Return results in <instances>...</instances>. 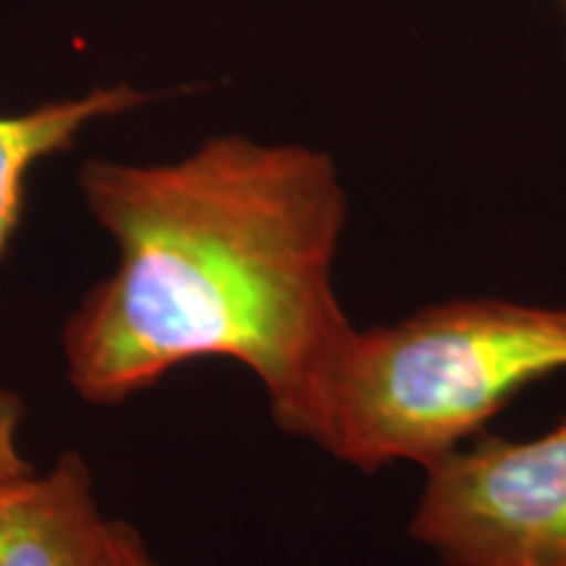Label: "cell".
Here are the masks:
<instances>
[{"label": "cell", "instance_id": "1", "mask_svg": "<svg viewBox=\"0 0 566 566\" xmlns=\"http://www.w3.org/2000/svg\"><path fill=\"white\" fill-rule=\"evenodd\" d=\"M80 187L118 247L61 336L87 405L218 357L258 375L273 412L352 325L334 289L346 192L328 153L226 134L160 166L87 160Z\"/></svg>", "mask_w": 566, "mask_h": 566}, {"label": "cell", "instance_id": "2", "mask_svg": "<svg viewBox=\"0 0 566 566\" xmlns=\"http://www.w3.org/2000/svg\"><path fill=\"white\" fill-rule=\"evenodd\" d=\"M558 370L566 307L451 300L394 325L344 328L271 417L357 470H428L483 433L522 388Z\"/></svg>", "mask_w": 566, "mask_h": 566}, {"label": "cell", "instance_id": "3", "mask_svg": "<svg viewBox=\"0 0 566 566\" xmlns=\"http://www.w3.org/2000/svg\"><path fill=\"white\" fill-rule=\"evenodd\" d=\"M409 533L446 566H566V417L530 441L478 433L430 464Z\"/></svg>", "mask_w": 566, "mask_h": 566}, {"label": "cell", "instance_id": "4", "mask_svg": "<svg viewBox=\"0 0 566 566\" xmlns=\"http://www.w3.org/2000/svg\"><path fill=\"white\" fill-rule=\"evenodd\" d=\"M113 530L76 451L0 483V566H116Z\"/></svg>", "mask_w": 566, "mask_h": 566}, {"label": "cell", "instance_id": "5", "mask_svg": "<svg viewBox=\"0 0 566 566\" xmlns=\"http://www.w3.org/2000/svg\"><path fill=\"white\" fill-rule=\"evenodd\" d=\"M150 97L129 84L97 87L71 101L45 103L19 116H0V258L9 250L24 216L27 176L32 166L74 147L90 122L134 111Z\"/></svg>", "mask_w": 566, "mask_h": 566}, {"label": "cell", "instance_id": "6", "mask_svg": "<svg viewBox=\"0 0 566 566\" xmlns=\"http://www.w3.org/2000/svg\"><path fill=\"white\" fill-rule=\"evenodd\" d=\"M24 420V405L13 391L0 388V483L30 475L34 467L21 454L19 430Z\"/></svg>", "mask_w": 566, "mask_h": 566}, {"label": "cell", "instance_id": "7", "mask_svg": "<svg viewBox=\"0 0 566 566\" xmlns=\"http://www.w3.org/2000/svg\"><path fill=\"white\" fill-rule=\"evenodd\" d=\"M113 535H116V566H160L132 525L116 522Z\"/></svg>", "mask_w": 566, "mask_h": 566}, {"label": "cell", "instance_id": "8", "mask_svg": "<svg viewBox=\"0 0 566 566\" xmlns=\"http://www.w3.org/2000/svg\"><path fill=\"white\" fill-rule=\"evenodd\" d=\"M564 9H566V0H564Z\"/></svg>", "mask_w": 566, "mask_h": 566}]
</instances>
